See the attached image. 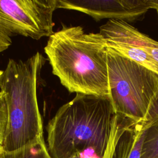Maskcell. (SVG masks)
I'll list each match as a JSON object with an SVG mask.
<instances>
[{"label":"cell","mask_w":158,"mask_h":158,"mask_svg":"<svg viewBox=\"0 0 158 158\" xmlns=\"http://www.w3.org/2000/svg\"><path fill=\"white\" fill-rule=\"evenodd\" d=\"M99 33L107 43L123 44L146 52L158 64V41L151 38L120 20H109L99 28Z\"/></svg>","instance_id":"8"},{"label":"cell","mask_w":158,"mask_h":158,"mask_svg":"<svg viewBox=\"0 0 158 158\" xmlns=\"http://www.w3.org/2000/svg\"><path fill=\"white\" fill-rule=\"evenodd\" d=\"M148 127L143 123H134L115 114L112 127L114 145L111 158H141Z\"/></svg>","instance_id":"7"},{"label":"cell","mask_w":158,"mask_h":158,"mask_svg":"<svg viewBox=\"0 0 158 158\" xmlns=\"http://www.w3.org/2000/svg\"><path fill=\"white\" fill-rule=\"evenodd\" d=\"M83 152H75L73 155H72L69 158H86V156L85 157L83 156ZM99 158V157H97Z\"/></svg>","instance_id":"13"},{"label":"cell","mask_w":158,"mask_h":158,"mask_svg":"<svg viewBox=\"0 0 158 158\" xmlns=\"http://www.w3.org/2000/svg\"><path fill=\"white\" fill-rule=\"evenodd\" d=\"M156 0H57V9L85 13L96 21L104 19L127 22L138 20L151 9Z\"/></svg>","instance_id":"6"},{"label":"cell","mask_w":158,"mask_h":158,"mask_svg":"<svg viewBox=\"0 0 158 158\" xmlns=\"http://www.w3.org/2000/svg\"><path fill=\"white\" fill-rule=\"evenodd\" d=\"M141 158H158V120L145 130Z\"/></svg>","instance_id":"9"},{"label":"cell","mask_w":158,"mask_h":158,"mask_svg":"<svg viewBox=\"0 0 158 158\" xmlns=\"http://www.w3.org/2000/svg\"><path fill=\"white\" fill-rule=\"evenodd\" d=\"M1 158H51L44 142L10 152H2Z\"/></svg>","instance_id":"10"},{"label":"cell","mask_w":158,"mask_h":158,"mask_svg":"<svg viewBox=\"0 0 158 158\" xmlns=\"http://www.w3.org/2000/svg\"><path fill=\"white\" fill-rule=\"evenodd\" d=\"M157 11V15H158V0H156V6H155V9Z\"/></svg>","instance_id":"14"},{"label":"cell","mask_w":158,"mask_h":158,"mask_svg":"<svg viewBox=\"0 0 158 158\" xmlns=\"http://www.w3.org/2000/svg\"><path fill=\"white\" fill-rule=\"evenodd\" d=\"M2 73H3V70H0V77L1 76V75L2 74Z\"/></svg>","instance_id":"15"},{"label":"cell","mask_w":158,"mask_h":158,"mask_svg":"<svg viewBox=\"0 0 158 158\" xmlns=\"http://www.w3.org/2000/svg\"><path fill=\"white\" fill-rule=\"evenodd\" d=\"M7 122V110L4 94L0 91V151H2L3 136Z\"/></svg>","instance_id":"11"},{"label":"cell","mask_w":158,"mask_h":158,"mask_svg":"<svg viewBox=\"0 0 158 158\" xmlns=\"http://www.w3.org/2000/svg\"><path fill=\"white\" fill-rule=\"evenodd\" d=\"M115 114L109 96L77 93L59 108L46 126L51 158H69L86 151L102 158Z\"/></svg>","instance_id":"2"},{"label":"cell","mask_w":158,"mask_h":158,"mask_svg":"<svg viewBox=\"0 0 158 158\" xmlns=\"http://www.w3.org/2000/svg\"><path fill=\"white\" fill-rule=\"evenodd\" d=\"M113 145H114V140H113V136L111 132L110 139L109 141V144L107 145V149L105 151V153L102 157V158H111L112 151H113Z\"/></svg>","instance_id":"12"},{"label":"cell","mask_w":158,"mask_h":158,"mask_svg":"<svg viewBox=\"0 0 158 158\" xmlns=\"http://www.w3.org/2000/svg\"><path fill=\"white\" fill-rule=\"evenodd\" d=\"M57 0H0V53L20 35L38 40L54 32Z\"/></svg>","instance_id":"5"},{"label":"cell","mask_w":158,"mask_h":158,"mask_svg":"<svg viewBox=\"0 0 158 158\" xmlns=\"http://www.w3.org/2000/svg\"><path fill=\"white\" fill-rule=\"evenodd\" d=\"M46 61L39 52L24 61L10 59L0 77V91L5 95L7 110L2 143L4 152L44 142L37 88Z\"/></svg>","instance_id":"3"},{"label":"cell","mask_w":158,"mask_h":158,"mask_svg":"<svg viewBox=\"0 0 158 158\" xmlns=\"http://www.w3.org/2000/svg\"><path fill=\"white\" fill-rule=\"evenodd\" d=\"M107 54L109 96L115 114L149 126L158 120V74L108 47Z\"/></svg>","instance_id":"4"},{"label":"cell","mask_w":158,"mask_h":158,"mask_svg":"<svg viewBox=\"0 0 158 158\" xmlns=\"http://www.w3.org/2000/svg\"><path fill=\"white\" fill-rule=\"evenodd\" d=\"M107 43L99 33L67 27L49 37L44 48L52 73L70 92L109 96Z\"/></svg>","instance_id":"1"},{"label":"cell","mask_w":158,"mask_h":158,"mask_svg":"<svg viewBox=\"0 0 158 158\" xmlns=\"http://www.w3.org/2000/svg\"><path fill=\"white\" fill-rule=\"evenodd\" d=\"M2 152L1 151H0V158H1V156H2Z\"/></svg>","instance_id":"16"}]
</instances>
